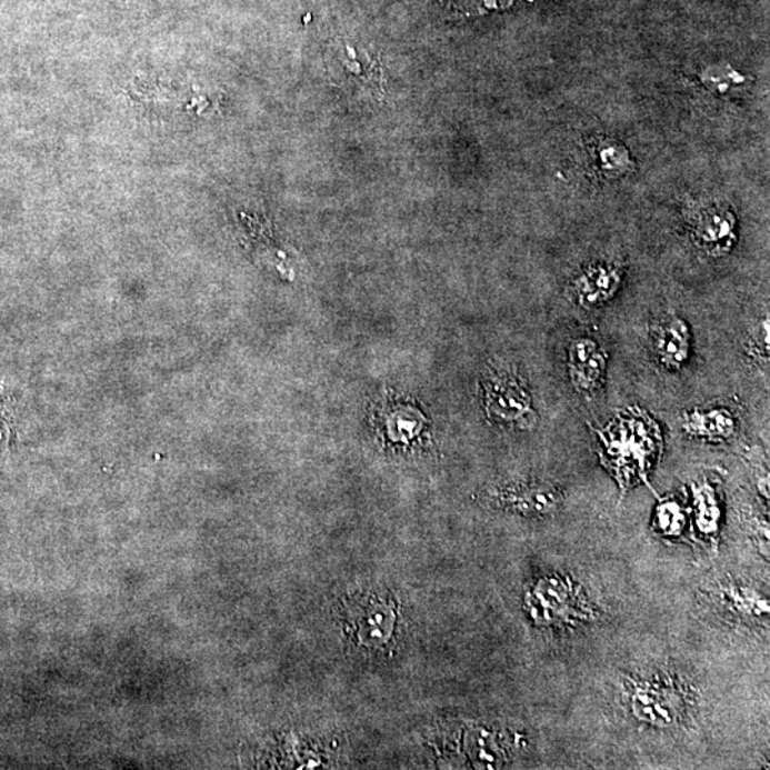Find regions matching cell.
<instances>
[{
    "mask_svg": "<svg viewBox=\"0 0 770 770\" xmlns=\"http://www.w3.org/2000/svg\"><path fill=\"white\" fill-rule=\"evenodd\" d=\"M602 462L616 476L622 491L646 481L661 451L662 437L656 421L641 410L627 411L598 431Z\"/></svg>",
    "mask_w": 770,
    "mask_h": 770,
    "instance_id": "cell-1",
    "label": "cell"
},
{
    "mask_svg": "<svg viewBox=\"0 0 770 770\" xmlns=\"http://www.w3.org/2000/svg\"><path fill=\"white\" fill-rule=\"evenodd\" d=\"M623 694L632 717L652 728L681 727L697 704L687 683L663 672L627 678Z\"/></svg>",
    "mask_w": 770,
    "mask_h": 770,
    "instance_id": "cell-2",
    "label": "cell"
},
{
    "mask_svg": "<svg viewBox=\"0 0 770 770\" xmlns=\"http://www.w3.org/2000/svg\"><path fill=\"white\" fill-rule=\"evenodd\" d=\"M523 608L536 626L546 628H577L598 617L580 583L560 573L538 578L523 597Z\"/></svg>",
    "mask_w": 770,
    "mask_h": 770,
    "instance_id": "cell-3",
    "label": "cell"
},
{
    "mask_svg": "<svg viewBox=\"0 0 770 770\" xmlns=\"http://www.w3.org/2000/svg\"><path fill=\"white\" fill-rule=\"evenodd\" d=\"M484 402L488 416L494 421L521 427L536 421L530 391L511 372L498 371L487 376Z\"/></svg>",
    "mask_w": 770,
    "mask_h": 770,
    "instance_id": "cell-4",
    "label": "cell"
},
{
    "mask_svg": "<svg viewBox=\"0 0 770 770\" xmlns=\"http://www.w3.org/2000/svg\"><path fill=\"white\" fill-rule=\"evenodd\" d=\"M356 641L370 649L384 648L394 633L397 613L391 603L377 597L362 598L349 609Z\"/></svg>",
    "mask_w": 770,
    "mask_h": 770,
    "instance_id": "cell-5",
    "label": "cell"
},
{
    "mask_svg": "<svg viewBox=\"0 0 770 770\" xmlns=\"http://www.w3.org/2000/svg\"><path fill=\"white\" fill-rule=\"evenodd\" d=\"M567 367L573 389L581 394H592L606 381L607 350L592 337H578L568 346Z\"/></svg>",
    "mask_w": 770,
    "mask_h": 770,
    "instance_id": "cell-6",
    "label": "cell"
},
{
    "mask_svg": "<svg viewBox=\"0 0 770 770\" xmlns=\"http://www.w3.org/2000/svg\"><path fill=\"white\" fill-rule=\"evenodd\" d=\"M501 506L526 517H550L560 511L563 492L550 481L527 480L501 488L497 494Z\"/></svg>",
    "mask_w": 770,
    "mask_h": 770,
    "instance_id": "cell-7",
    "label": "cell"
},
{
    "mask_svg": "<svg viewBox=\"0 0 770 770\" xmlns=\"http://www.w3.org/2000/svg\"><path fill=\"white\" fill-rule=\"evenodd\" d=\"M330 72L337 79V83L342 88L354 90V92L369 93L371 96L382 94V72L379 62L370 57L369 53L362 54L360 59L357 50L350 44L334 50L330 59Z\"/></svg>",
    "mask_w": 770,
    "mask_h": 770,
    "instance_id": "cell-8",
    "label": "cell"
},
{
    "mask_svg": "<svg viewBox=\"0 0 770 770\" xmlns=\"http://www.w3.org/2000/svg\"><path fill=\"white\" fill-rule=\"evenodd\" d=\"M737 220L731 210L719 204L703 206L692 219V233L699 248L713 256L731 250Z\"/></svg>",
    "mask_w": 770,
    "mask_h": 770,
    "instance_id": "cell-9",
    "label": "cell"
},
{
    "mask_svg": "<svg viewBox=\"0 0 770 770\" xmlns=\"http://www.w3.org/2000/svg\"><path fill=\"white\" fill-rule=\"evenodd\" d=\"M649 340L652 354L663 369L679 370L691 356V333L677 316H668L653 324Z\"/></svg>",
    "mask_w": 770,
    "mask_h": 770,
    "instance_id": "cell-10",
    "label": "cell"
},
{
    "mask_svg": "<svg viewBox=\"0 0 770 770\" xmlns=\"http://www.w3.org/2000/svg\"><path fill=\"white\" fill-rule=\"evenodd\" d=\"M622 270L616 264H592L573 281V294L582 309L608 303L621 287Z\"/></svg>",
    "mask_w": 770,
    "mask_h": 770,
    "instance_id": "cell-11",
    "label": "cell"
},
{
    "mask_svg": "<svg viewBox=\"0 0 770 770\" xmlns=\"http://www.w3.org/2000/svg\"><path fill=\"white\" fill-rule=\"evenodd\" d=\"M683 430L708 441H723L737 432V420L727 409H698L683 416Z\"/></svg>",
    "mask_w": 770,
    "mask_h": 770,
    "instance_id": "cell-12",
    "label": "cell"
},
{
    "mask_svg": "<svg viewBox=\"0 0 770 770\" xmlns=\"http://www.w3.org/2000/svg\"><path fill=\"white\" fill-rule=\"evenodd\" d=\"M724 606L738 617L752 622H763L769 617V601L762 592L743 583H727L721 587Z\"/></svg>",
    "mask_w": 770,
    "mask_h": 770,
    "instance_id": "cell-13",
    "label": "cell"
},
{
    "mask_svg": "<svg viewBox=\"0 0 770 770\" xmlns=\"http://www.w3.org/2000/svg\"><path fill=\"white\" fill-rule=\"evenodd\" d=\"M693 496L698 530L703 536H717L721 511H719L717 496H714L712 487L709 484L694 487Z\"/></svg>",
    "mask_w": 770,
    "mask_h": 770,
    "instance_id": "cell-14",
    "label": "cell"
},
{
    "mask_svg": "<svg viewBox=\"0 0 770 770\" xmlns=\"http://www.w3.org/2000/svg\"><path fill=\"white\" fill-rule=\"evenodd\" d=\"M683 512L677 502H662L657 510V526L663 536H678L683 528Z\"/></svg>",
    "mask_w": 770,
    "mask_h": 770,
    "instance_id": "cell-15",
    "label": "cell"
},
{
    "mask_svg": "<svg viewBox=\"0 0 770 770\" xmlns=\"http://www.w3.org/2000/svg\"><path fill=\"white\" fill-rule=\"evenodd\" d=\"M447 3L452 12L476 17V14L491 12V10L508 8L513 3V0H447Z\"/></svg>",
    "mask_w": 770,
    "mask_h": 770,
    "instance_id": "cell-16",
    "label": "cell"
},
{
    "mask_svg": "<svg viewBox=\"0 0 770 770\" xmlns=\"http://www.w3.org/2000/svg\"><path fill=\"white\" fill-rule=\"evenodd\" d=\"M703 83L707 88H711L714 92L724 93L729 92L733 86H739L743 83V78L741 73L734 72L732 69L722 70L719 68L708 69L707 72L702 74Z\"/></svg>",
    "mask_w": 770,
    "mask_h": 770,
    "instance_id": "cell-17",
    "label": "cell"
}]
</instances>
